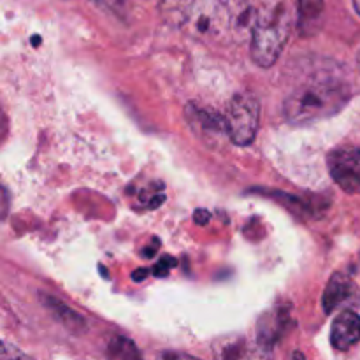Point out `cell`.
Segmentation results:
<instances>
[{
	"label": "cell",
	"instance_id": "3957f363",
	"mask_svg": "<svg viewBox=\"0 0 360 360\" xmlns=\"http://www.w3.org/2000/svg\"><path fill=\"white\" fill-rule=\"evenodd\" d=\"M290 34V23L283 13L257 14L252 30V58L257 65L273 67L280 58Z\"/></svg>",
	"mask_w": 360,
	"mask_h": 360
},
{
	"label": "cell",
	"instance_id": "52a82bcc",
	"mask_svg": "<svg viewBox=\"0 0 360 360\" xmlns=\"http://www.w3.org/2000/svg\"><path fill=\"white\" fill-rule=\"evenodd\" d=\"M360 341V316L354 309H343L330 327V345L347 352Z\"/></svg>",
	"mask_w": 360,
	"mask_h": 360
},
{
	"label": "cell",
	"instance_id": "5b68a950",
	"mask_svg": "<svg viewBox=\"0 0 360 360\" xmlns=\"http://www.w3.org/2000/svg\"><path fill=\"white\" fill-rule=\"evenodd\" d=\"M327 167L343 192L360 193V148H334L327 157Z\"/></svg>",
	"mask_w": 360,
	"mask_h": 360
},
{
	"label": "cell",
	"instance_id": "30bf717a",
	"mask_svg": "<svg viewBox=\"0 0 360 360\" xmlns=\"http://www.w3.org/2000/svg\"><path fill=\"white\" fill-rule=\"evenodd\" d=\"M323 7H326L323 0H297L299 23L302 27L316 23L320 20V16H322Z\"/></svg>",
	"mask_w": 360,
	"mask_h": 360
},
{
	"label": "cell",
	"instance_id": "5bb4252c",
	"mask_svg": "<svg viewBox=\"0 0 360 360\" xmlns=\"http://www.w3.org/2000/svg\"><path fill=\"white\" fill-rule=\"evenodd\" d=\"M94 2H97V4H108V6H112V2H115V0H94Z\"/></svg>",
	"mask_w": 360,
	"mask_h": 360
},
{
	"label": "cell",
	"instance_id": "ba28073f",
	"mask_svg": "<svg viewBox=\"0 0 360 360\" xmlns=\"http://www.w3.org/2000/svg\"><path fill=\"white\" fill-rule=\"evenodd\" d=\"M44 302H46V308H48L49 311H51L53 315H55L56 319H58L69 330H72V333H79V330L86 329V322L83 320V316L74 313L72 309L63 306L60 301H55V299L51 297H44Z\"/></svg>",
	"mask_w": 360,
	"mask_h": 360
},
{
	"label": "cell",
	"instance_id": "8992f818",
	"mask_svg": "<svg viewBox=\"0 0 360 360\" xmlns=\"http://www.w3.org/2000/svg\"><path fill=\"white\" fill-rule=\"evenodd\" d=\"M322 306L323 311L329 315L347 306H360V290L355 281L347 274H334L323 290Z\"/></svg>",
	"mask_w": 360,
	"mask_h": 360
},
{
	"label": "cell",
	"instance_id": "6da1fadb",
	"mask_svg": "<svg viewBox=\"0 0 360 360\" xmlns=\"http://www.w3.org/2000/svg\"><path fill=\"white\" fill-rule=\"evenodd\" d=\"M158 13L172 30L213 48L243 44L257 18L248 0H160Z\"/></svg>",
	"mask_w": 360,
	"mask_h": 360
},
{
	"label": "cell",
	"instance_id": "9c48e42d",
	"mask_svg": "<svg viewBox=\"0 0 360 360\" xmlns=\"http://www.w3.org/2000/svg\"><path fill=\"white\" fill-rule=\"evenodd\" d=\"M108 357L111 359H122V360H130V359H141V352L137 350L136 345L130 340L123 336L112 338L111 343L108 347Z\"/></svg>",
	"mask_w": 360,
	"mask_h": 360
},
{
	"label": "cell",
	"instance_id": "4fadbf2b",
	"mask_svg": "<svg viewBox=\"0 0 360 360\" xmlns=\"http://www.w3.org/2000/svg\"><path fill=\"white\" fill-rule=\"evenodd\" d=\"M148 271L146 269H141V271H136L134 273V281H139V280H144V274H146Z\"/></svg>",
	"mask_w": 360,
	"mask_h": 360
},
{
	"label": "cell",
	"instance_id": "7a4b0ae2",
	"mask_svg": "<svg viewBox=\"0 0 360 360\" xmlns=\"http://www.w3.org/2000/svg\"><path fill=\"white\" fill-rule=\"evenodd\" d=\"M352 97V88L334 77L306 81L283 102V115L294 125H308L334 116Z\"/></svg>",
	"mask_w": 360,
	"mask_h": 360
},
{
	"label": "cell",
	"instance_id": "2e32d148",
	"mask_svg": "<svg viewBox=\"0 0 360 360\" xmlns=\"http://www.w3.org/2000/svg\"><path fill=\"white\" fill-rule=\"evenodd\" d=\"M357 65H359V70H360V51H359V55H357Z\"/></svg>",
	"mask_w": 360,
	"mask_h": 360
},
{
	"label": "cell",
	"instance_id": "277c9868",
	"mask_svg": "<svg viewBox=\"0 0 360 360\" xmlns=\"http://www.w3.org/2000/svg\"><path fill=\"white\" fill-rule=\"evenodd\" d=\"M225 127L227 136L238 146H248L255 141L259 132L260 104L253 95L238 94L225 108Z\"/></svg>",
	"mask_w": 360,
	"mask_h": 360
},
{
	"label": "cell",
	"instance_id": "8fae6325",
	"mask_svg": "<svg viewBox=\"0 0 360 360\" xmlns=\"http://www.w3.org/2000/svg\"><path fill=\"white\" fill-rule=\"evenodd\" d=\"M176 266V262H174V259H167V257H164V259L160 260V262L157 264V266H155V274H157V276H165V274L169 273V269H171V267H174Z\"/></svg>",
	"mask_w": 360,
	"mask_h": 360
},
{
	"label": "cell",
	"instance_id": "7c38bea8",
	"mask_svg": "<svg viewBox=\"0 0 360 360\" xmlns=\"http://www.w3.org/2000/svg\"><path fill=\"white\" fill-rule=\"evenodd\" d=\"M193 218H195V221L199 225H206L207 221L211 220V214H210V211H206V210H197L195 213H193Z\"/></svg>",
	"mask_w": 360,
	"mask_h": 360
},
{
	"label": "cell",
	"instance_id": "9a60e30c",
	"mask_svg": "<svg viewBox=\"0 0 360 360\" xmlns=\"http://www.w3.org/2000/svg\"><path fill=\"white\" fill-rule=\"evenodd\" d=\"M354 6H355V11H357L360 16V0H354Z\"/></svg>",
	"mask_w": 360,
	"mask_h": 360
}]
</instances>
